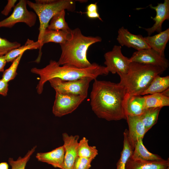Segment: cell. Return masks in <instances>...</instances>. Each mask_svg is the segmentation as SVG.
I'll use <instances>...</instances> for the list:
<instances>
[{
    "mask_svg": "<svg viewBox=\"0 0 169 169\" xmlns=\"http://www.w3.org/2000/svg\"><path fill=\"white\" fill-rule=\"evenodd\" d=\"M126 169H169V158L159 161H149L134 159L131 156L127 161Z\"/></svg>",
    "mask_w": 169,
    "mask_h": 169,
    "instance_id": "obj_17",
    "label": "cell"
},
{
    "mask_svg": "<svg viewBox=\"0 0 169 169\" xmlns=\"http://www.w3.org/2000/svg\"><path fill=\"white\" fill-rule=\"evenodd\" d=\"M126 93L120 83L94 80L90 95L92 111L98 118L107 121L126 119L123 103Z\"/></svg>",
    "mask_w": 169,
    "mask_h": 169,
    "instance_id": "obj_1",
    "label": "cell"
},
{
    "mask_svg": "<svg viewBox=\"0 0 169 169\" xmlns=\"http://www.w3.org/2000/svg\"><path fill=\"white\" fill-rule=\"evenodd\" d=\"M27 5V0H19L11 15L0 21V28H11L18 23H24L30 27L33 26L37 16L35 12L28 10Z\"/></svg>",
    "mask_w": 169,
    "mask_h": 169,
    "instance_id": "obj_7",
    "label": "cell"
},
{
    "mask_svg": "<svg viewBox=\"0 0 169 169\" xmlns=\"http://www.w3.org/2000/svg\"><path fill=\"white\" fill-rule=\"evenodd\" d=\"M150 8L156 12V16L152 18L155 23L152 27L149 28H144L150 36L155 32L159 33L162 31V25L163 22L169 19V0H165L163 3H158L156 6L150 5Z\"/></svg>",
    "mask_w": 169,
    "mask_h": 169,
    "instance_id": "obj_15",
    "label": "cell"
},
{
    "mask_svg": "<svg viewBox=\"0 0 169 169\" xmlns=\"http://www.w3.org/2000/svg\"><path fill=\"white\" fill-rule=\"evenodd\" d=\"M144 38L150 48L165 56V50L169 40V28L154 35L144 37Z\"/></svg>",
    "mask_w": 169,
    "mask_h": 169,
    "instance_id": "obj_18",
    "label": "cell"
},
{
    "mask_svg": "<svg viewBox=\"0 0 169 169\" xmlns=\"http://www.w3.org/2000/svg\"><path fill=\"white\" fill-rule=\"evenodd\" d=\"M130 59L132 62L157 66L167 69L169 65L168 60L151 48L137 51Z\"/></svg>",
    "mask_w": 169,
    "mask_h": 169,
    "instance_id": "obj_10",
    "label": "cell"
},
{
    "mask_svg": "<svg viewBox=\"0 0 169 169\" xmlns=\"http://www.w3.org/2000/svg\"><path fill=\"white\" fill-rule=\"evenodd\" d=\"M94 159L78 156L76 158L73 169H89L91 164Z\"/></svg>",
    "mask_w": 169,
    "mask_h": 169,
    "instance_id": "obj_31",
    "label": "cell"
},
{
    "mask_svg": "<svg viewBox=\"0 0 169 169\" xmlns=\"http://www.w3.org/2000/svg\"><path fill=\"white\" fill-rule=\"evenodd\" d=\"M121 49L120 46L115 45L111 50L104 55V64L108 71L113 74L117 73L119 76L127 73L131 62L130 58L123 54Z\"/></svg>",
    "mask_w": 169,
    "mask_h": 169,
    "instance_id": "obj_8",
    "label": "cell"
},
{
    "mask_svg": "<svg viewBox=\"0 0 169 169\" xmlns=\"http://www.w3.org/2000/svg\"><path fill=\"white\" fill-rule=\"evenodd\" d=\"M64 157V150L63 146L51 151L38 152L36 156L37 160L52 165L55 168L63 169Z\"/></svg>",
    "mask_w": 169,
    "mask_h": 169,
    "instance_id": "obj_16",
    "label": "cell"
},
{
    "mask_svg": "<svg viewBox=\"0 0 169 169\" xmlns=\"http://www.w3.org/2000/svg\"><path fill=\"white\" fill-rule=\"evenodd\" d=\"M21 46V44L17 42H11L0 37V57L5 55L10 51Z\"/></svg>",
    "mask_w": 169,
    "mask_h": 169,
    "instance_id": "obj_30",
    "label": "cell"
},
{
    "mask_svg": "<svg viewBox=\"0 0 169 169\" xmlns=\"http://www.w3.org/2000/svg\"><path fill=\"white\" fill-rule=\"evenodd\" d=\"M126 120L128 126L127 138L133 150L136 142L140 139H143L146 132L140 115H127Z\"/></svg>",
    "mask_w": 169,
    "mask_h": 169,
    "instance_id": "obj_13",
    "label": "cell"
},
{
    "mask_svg": "<svg viewBox=\"0 0 169 169\" xmlns=\"http://www.w3.org/2000/svg\"><path fill=\"white\" fill-rule=\"evenodd\" d=\"M146 109L162 108L169 106V97L163 95L161 93H155L143 96Z\"/></svg>",
    "mask_w": 169,
    "mask_h": 169,
    "instance_id": "obj_23",
    "label": "cell"
},
{
    "mask_svg": "<svg viewBox=\"0 0 169 169\" xmlns=\"http://www.w3.org/2000/svg\"><path fill=\"white\" fill-rule=\"evenodd\" d=\"M17 1V0H8L7 5L1 11V13L5 16H7L12 8L14 7Z\"/></svg>",
    "mask_w": 169,
    "mask_h": 169,
    "instance_id": "obj_33",
    "label": "cell"
},
{
    "mask_svg": "<svg viewBox=\"0 0 169 169\" xmlns=\"http://www.w3.org/2000/svg\"><path fill=\"white\" fill-rule=\"evenodd\" d=\"M23 54L17 58L8 69L3 71L2 79L7 82L14 79L17 74V69L20 61Z\"/></svg>",
    "mask_w": 169,
    "mask_h": 169,
    "instance_id": "obj_29",
    "label": "cell"
},
{
    "mask_svg": "<svg viewBox=\"0 0 169 169\" xmlns=\"http://www.w3.org/2000/svg\"><path fill=\"white\" fill-rule=\"evenodd\" d=\"M101 41L102 38L99 36L84 35L78 28L72 30L70 38L59 44L61 53L57 61L58 64L79 68L90 66L92 64L87 58L88 50L91 45Z\"/></svg>",
    "mask_w": 169,
    "mask_h": 169,
    "instance_id": "obj_3",
    "label": "cell"
},
{
    "mask_svg": "<svg viewBox=\"0 0 169 169\" xmlns=\"http://www.w3.org/2000/svg\"><path fill=\"white\" fill-rule=\"evenodd\" d=\"M161 93L165 96L169 97V88L164 90Z\"/></svg>",
    "mask_w": 169,
    "mask_h": 169,
    "instance_id": "obj_37",
    "label": "cell"
},
{
    "mask_svg": "<svg viewBox=\"0 0 169 169\" xmlns=\"http://www.w3.org/2000/svg\"><path fill=\"white\" fill-rule=\"evenodd\" d=\"M166 69L159 66L131 62L127 73L120 76L119 83L127 93L141 95L153 78Z\"/></svg>",
    "mask_w": 169,
    "mask_h": 169,
    "instance_id": "obj_4",
    "label": "cell"
},
{
    "mask_svg": "<svg viewBox=\"0 0 169 169\" xmlns=\"http://www.w3.org/2000/svg\"><path fill=\"white\" fill-rule=\"evenodd\" d=\"M123 107L126 117L127 115H141L146 109L144 96L126 93L123 100Z\"/></svg>",
    "mask_w": 169,
    "mask_h": 169,
    "instance_id": "obj_14",
    "label": "cell"
},
{
    "mask_svg": "<svg viewBox=\"0 0 169 169\" xmlns=\"http://www.w3.org/2000/svg\"><path fill=\"white\" fill-rule=\"evenodd\" d=\"M93 80L94 79L90 77L72 81H65L58 78H54L48 81L55 92L87 97L90 84Z\"/></svg>",
    "mask_w": 169,
    "mask_h": 169,
    "instance_id": "obj_6",
    "label": "cell"
},
{
    "mask_svg": "<svg viewBox=\"0 0 169 169\" xmlns=\"http://www.w3.org/2000/svg\"><path fill=\"white\" fill-rule=\"evenodd\" d=\"M64 150V157L63 169H73L75 160L78 156L77 149L79 136L62 134Z\"/></svg>",
    "mask_w": 169,
    "mask_h": 169,
    "instance_id": "obj_11",
    "label": "cell"
},
{
    "mask_svg": "<svg viewBox=\"0 0 169 169\" xmlns=\"http://www.w3.org/2000/svg\"><path fill=\"white\" fill-rule=\"evenodd\" d=\"M65 10H62L56 14L52 18L47 28L55 30H62L71 32L65 20Z\"/></svg>",
    "mask_w": 169,
    "mask_h": 169,
    "instance_id": "obj_25",
    "label": "cell"
},
{
    "mask_svg": "<svg viewBox=\"0 0 169 169\" xmlns=\"http://www.w3.org/2000/svg\"><path fill=\"white\" fill-rule=\"evenodd\" d=\"M37 147L36 146H34L28 151L24 156H19L16 160H14L12 157L9 158L8 162L11 166V169H25L27 162L35 152Z\"/></svg>",
    "mask_w": 169,
    "mask_h": 169,
    "instance_id": "obj_28",
    "label": "cell"
},
{
    "mask_svg": "<svg viewBox=\"0 0 169 169\" xmlns=\"http://www.w3.org/2000/svg\"><path fill=\"white\" fill-rule=\"evenodd\" d=\"M75 2L73 0H35V2L27 0V5L34 11L39 21L37 41L40 47L37 60L40 59L44 34L50 20L56 14L62 10L74 11L75 9Z\"/></svg>",
    "mask_w": 169,
    "mask_h": 169,
    "instance_id": "obj_5",
    "label": "cell"
},
{
    "mask_svg": "<svg viewBox=\"0 0 169 169\" xmlns=\"http://www.w3.org/2000/svg\"><path fill=\"white\" fill-rule=\"evenodd\" d=\"M7 62L4 55L0 57V72L4 71Z\"/></svg>",
    "mask_w": 169,
    "mask_h": 169,
    "instance_id": "obj_35",
    "label": "cell"
},
{
    "mask_svg": "<svg viewBox=\"0 0 169 169\" xmlns=\"http://www.w3.org/2000/svg\"><path fill=\"white\" fill-rule=\"evenodd\" d=\"M71 37V31L55 30L47 28L45 31L42 41V45L49 42L59 43H65Z\"/></svg>",
    "mask_w": 169,
    "mask_h": 169,
    "instance_id": "obj_19",
    "label": "cell"
},
{
    "mask_svg": "<svg viewBox=\"0 0 169 169\" xmlns=\"http://www.w3.org/2000/svg\"><path fill=\"white\" fill-rule=\"evenodd\" d=\"M131 157L134 159L149 161H159L163 159L159 155L149 152L144 146L143 139L136 142Z\"/></svg>",
    "mask_w": 169,
    "mask_h": 169,
    "instance_id": "obj_21",
    "label": "cell"
},
{
    "mask_svg": "<svg viewBox=\"0 0 169 169\" xmlns=\"http://www.w3.org/2000/svg\"><path fill=\"white\" fill-rule=\"evenodd\" d=\"M118 33L116 39L122 46L132 48L137 51L150 48L142 35L133 34L123 27L119 29Z\"/></svg>",
    "mask_w": 169,
    "mask_h": 169,
    "instance_id": "obj_12",
    "label": "cell"
},
{
    "mask_svg": "<svg viewBox=\"0 0 169 169\" xmlns=\"http://www.w3.org/2000/svg\"><path fill=\"white\" fill-rule=\"evenodd\" d=\"M77 154L78 156L94 159L98 155V151L95 146H90L88 139L83 137L79 142Z\"/></svg>",
    "mask_w": 169,
    "mask_h": 169,
    "instance_id": "obj_27",
    "label": "cell"
},
{
    "mask_svg": "<svg viewBox=\"0 0 169 169\" xmlns=\"http://www.w3.org/2000/svg\"><path fill=\"white\" fill-rule=\"evenodd\" d=\"M31 71L40 76L36 87L37 92L39 94L42 93L45 83L53 78L72 81L90 77L94 80L99 76L106 75L109 73L105 66L95 63H92L88 67L79 68L70 66L60 65L57 61L52 60L44 67L41 69L34 67L31 69Z\"/></svg>",
    "mask_w": 169,
    "mask_h": 169,
    "instance_id": "obj_2",
    "label": "cell"
},
{
    "mask_svg": "<svg viewBox=\"0 0 169 169\" xmlns=\"http://www.w3.org/2000/svg\"><path fill=\"white\" fill-rule=\"evenodd\" d=\"M87 16L90 18H98L102 21L98 12V7L96 3H91L86 7L85 12Z\"/></svg>",
    "mask_w": 169,
    "mask_h": 169,
    "instance_id": "obj_32",
    "label": "cell"
},
{
    "mask_svg": "<svg viewBox=\"0 0 169 169\" xmlns=\"http://www.w3.org/2000/svg\"><path fill=\"white\" fill-rule=\"evenodd\" d=\"M8 164L5 162L0 163V169H8Z\"/></svg>",
    "mask_w": 169,
    "mask_h": 169,
    "instance_id": "obj_36",
    "label": "cell"
},
{
    "mask_svg": "<svg viewBox=\"0 0 169 169\" xmlns=\"http://www.w3.org/2000/svg\"><path fill=\"white\" fill-rule=\"evenodd\" d=\"M40 47L39 43L38 41H34L28 39L24 45L12 50L4 56L7 62H12L20 55L24 54L26 50L38 49H39Z\"/></svg>",
    "mask_w": 169,
    "mask_h": 169,
    "instance_id": "obj_22",
    "label": "cell"
},
{
    "mask_svg": "<svg viewBox=\"0 0 169 169\" xmlns=\"http://www.w3.org/2000/svg\"><path fill=\"white\" fill-rule=\"evenodd\" d=\"M161 108H149L140 115L146 133L157 122Z\"/></svg>",
    "mask_w": 169,
    "mask_h": 169,
    "instance_id": "obj_24",
    "label": "cell"
},
{
    "mask_svg": "<svg viewBox=\"0 0 169 169\" xmlns=\"http://www.w3.org/2000/svg\"><path fill=\"white\" fill-rule=\"evenodd\" d=\"M8 90V83L2 79H0V95L4 96H7Z\"/></svg>",
    "mask_w": 169,
    "mask_h": 169,
    "instance_id": "obj_34",
    "label": "cell"
},
{
    "mask_svg": "<svg viewBox=\"0 0 169 169\" xmlns=\"http://www.w3.org/2000/svg\"><path fill=\"white\" fill-rule=\"evenodd\" d=\"M128 130L125 129L124 133L123 146L120 156L116 164V169H126L127 161L132 154L133 150L127 138Z\"/></svg>",
    "mask_w": 169,
    "mask_h": 169,
    "instance_id": "obj_26",
    "label": "cell"
},
{
    "mask_svg": "<svg viewBox=\"0 0 169 169\" xmlns=\"http://www.w3.org/2000/svg\"><path fill=\"white\" fill-rule=\"evenodd\" d=\"M55 92L52 112L57 117H60L73 112L87 97Z\"/></svg>",
    "mask_w": 169,
    "mask_h": 169,
    "instance_id": "obj_9",
    "label": "cell"
},
{
    "mask_svg": "<svg viewBox=\"0 0 169 169\" xmlns=\"http://www.w3.org/2000/svg\"><path fill=\"white\" fill-rule=\"evenodd\" d=\"M169 88V76L161 77L158 75L152 79L141 95L161 93Z\"/></svg>",
    "mask_w": 169,
    "mask_h": 169,
    "instance_id": "obj_20",
    "label": "cell"
}]
</instances>
